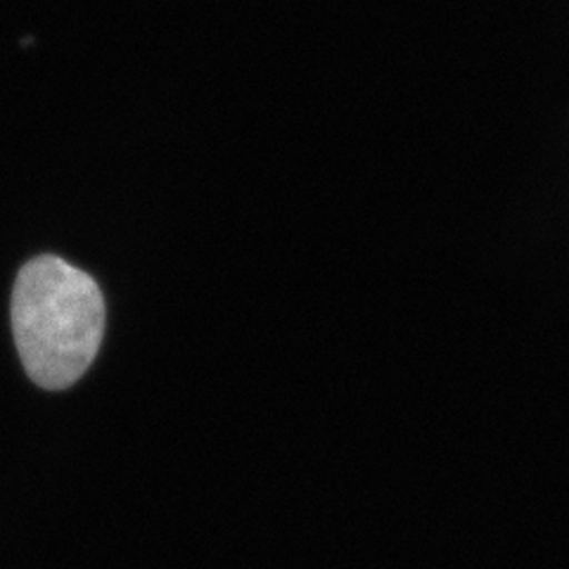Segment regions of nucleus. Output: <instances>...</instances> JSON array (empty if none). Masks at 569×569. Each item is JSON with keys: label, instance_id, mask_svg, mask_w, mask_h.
<instances>
[{"label": "nucleus", "instance_id": "nucleus-1", "mask_svg": "<svg viewBox=\"0 0 569 569\" xmlns=\"http://www.w3.org/2000/svg\"><path fill=\"white\" fill-rule=\"evenodd\" d=\"M12 332L27 376L67 389L91 368L104 332L98 282L60 257L31 259L12 290Z\"/></svg>", "mask_w": 569, "mask_h": 569}]
</instances>
